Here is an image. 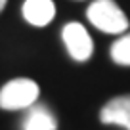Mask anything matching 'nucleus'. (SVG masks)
Wrapping results in <instances>:
<instances>
[{"label":"nucleus","instance_id":"1","mask_svg":"<svg viewBox=\"0 0 130 130\" xmlns=\"http://www.w3.org/2000/svg\"><path fill=\"white\" fill-rule=\"evenodd\" d=\"M86 17L102 32L122 35L128 29V19L115 0H94L86 10Z\"/></svg>","mask_w":130,"mask_h":130},{"label":"nucleus","instance_id":"2","mask_svg":"<svg viewBox=\"0 0 130 130\" xmlns=\"http://www.w3.org/2000/svg\"><path fill=\"white\" fill-rule=\"evenodd\" d=\"M38 84L31 78H15L2 86L0 90V107L6 111L29 109L38 100Z\"/></svg>","mask_w":130,"mask_h":130},{"label":"nucleus","instance_id":"3","mask_svg":"<svg viewBox=\"0 0 130 130\" xmlns=\"http://www.w3.org/2000/svg\"><path fill=\"white\" fill-rule=\"evenodd\" d=\"M61 38H63L65 48L73 59L77 61L90 59V56L94 52V42L88 31L80 23H67L61 31Z\"/></svg>","mask_w":130,"mask_h":130},{"label":"nucleus","instance_id":"4","mask_svg":"<svg viewBox=\"0 0 130 130\" xmlns=\"http://www.w3.org/2000/svg\"><path fill=\"white\" fill-rule=\"evenodd\" d=\"M100 121L103 124H117L130 130V94L109 100L100 111Z\"/></svg>","mask_w":130,"mask_h":130},{"label":"nucleus","instance_id":"5","mask_svg":"<svg viewBox=\"0 0 130 130\" xmlns=\"http://www.w3.org/2000/svg\"><path fill=\"white\" fill-rule=\"evenodd\" d=\"M56 15V6L52 0H25L23 17L35 27H44Z\"/></svg>","mask_w":130,"mask_h":130},{"label":"nucleus","instance_id":"6","mask_svg":"<svg viewBox=\"0 0 130 130\" xmlns=\"http://www.w3.org/2000/svg\"><path fill=\"white\" fill-rule=\"evenodd\" d=\"M57 122L52 111L44 105H31L25 115L23 130H56Z\"/></svg>","mask_w":130,"mask_h":130},{"label":"nucleus","instance_id":"7","mask_svg":"<svg viewBox=\"0 0 130 130\" xmlns=\"http://www.w3.org/2000/svg\"><path fill=\"white\" fill-rule=\"evenodd\" d=\"M111 59L117 65H130V32L122 35L111 46Z\"/></svg>","mask_w":130,"mask_h":130},{"label":"nucleus","instance_id":"8","mask_svg":"<svg viewBox=\"0 0 130 130\" xmlns=\"http://www.w3.org/2000/svg\"><path fill=\"white\" fill-rule=\"evenodd\" d=\"M4 6H6V0H0V12L4 10Z\"/></svg>","mask_w":130,"mask_h":130}]
</instances>
